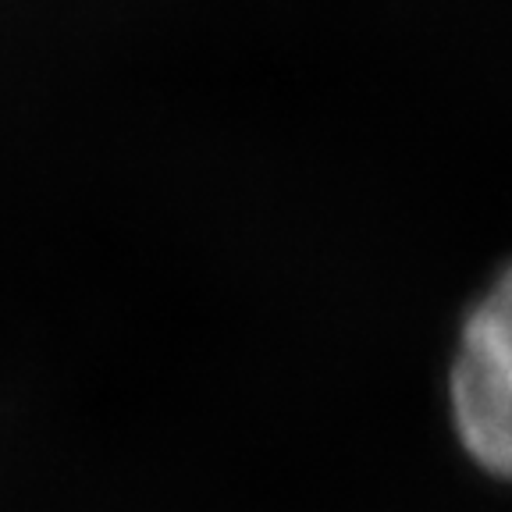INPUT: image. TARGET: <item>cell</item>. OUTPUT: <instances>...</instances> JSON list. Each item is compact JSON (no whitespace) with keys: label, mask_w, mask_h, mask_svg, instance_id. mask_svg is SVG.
Returning a JSON list of instances; mask_svg holds the SVG:
<instances>
[{"label":"cell","mask_w":512,"mask_h":512,"mask_svg":"<svg viewBox=\"0 0 512 512\" xmlns=\"http://www.w3.org/2000/svg\"><path fill=\"white\" fill-rule=\"evenodd\" d=\"M448 402L473 463L512 484V267L491 281L459 331Z\"/></svg>","instance_id":"cell-1"}]
</instances>
